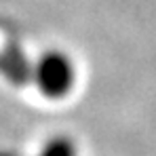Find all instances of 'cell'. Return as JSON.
Listing matches in <instances>:
<instances>
[{"label": "cell", "mask_w": 156, "mask_h": 156, "mask_svg": "<svg viewBox=\"0 0 156 156\" xmlns=\"http://www.w3.org/2000/svg\"><path fill=\"white\" fill-rule=\"evenodd\" d=\"M76 76L78 72L74 59L59 49L44 51L32 68V78L38 93L53 101L66 99L74 91Z\"/></svg>", "instance_id": "obj_1"}, {"label": "cell", "mask_w": 156, "mask_h": 156, "mask_svg": "<svg viewBox=\"0 0 156 156\" xmlns=\"http://www.w3.org/2000/svg\"><path fill=\"white\" fill-rule=\"evenodd\" d=\"M76 144L70 139V137H66V135H55L51 137L44 146H42V150L38 152V156H76Z\"/></svg>", "instance_id": "obj_2"}]
</instances>
